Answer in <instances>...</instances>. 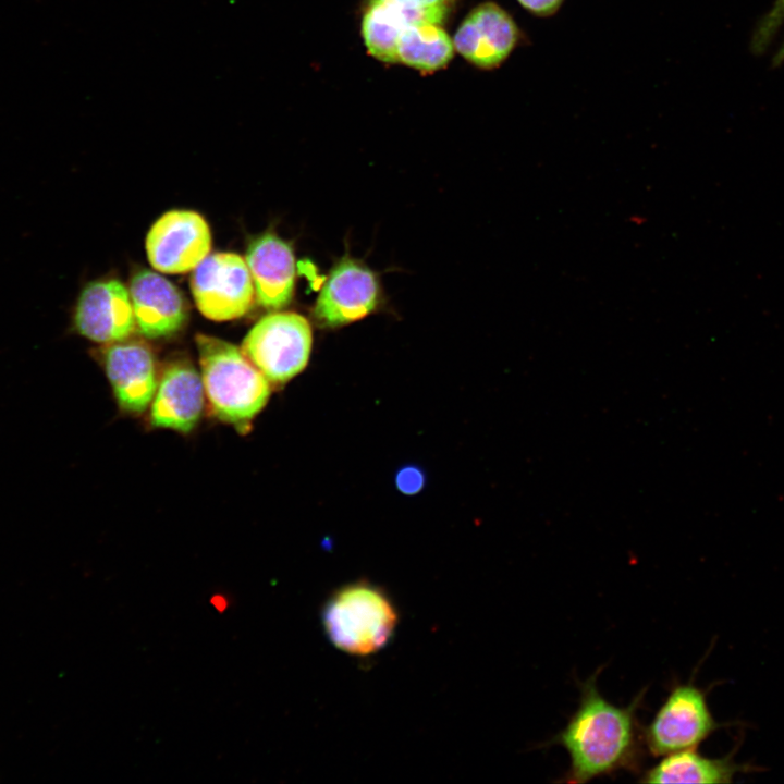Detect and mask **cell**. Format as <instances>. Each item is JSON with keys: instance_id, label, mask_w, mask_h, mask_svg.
Wrapping results in <instances>:
<instances>
[{"instance_id": "obj_1", "label": "cell", "mask_w": 784, "mask_h": 784, "mask_svg": "<svg viewBox=\"0 0 784 784\" xmlns=\"http://www.w3.org/2000/svg\"><path fill=\"white\" fill-rule=\"evenodd\" d=\"M599 670L580 684V698L565 726L547 745H559L569 757L560 782L586 783L621 771L639 773L645 744L637 719L645 690L629 705L616 706L598 690Z\"/></svg>"}, {"instance_id": "obj_2", "label": "cell", "mask_w": 784, "mask_h": 784, "mask_svg": "<svg viewBox=\"0 0 784 784\" xmlns=\"http://www.w3.org/2000/svg\"><path fill=\"white\" fill-rule=\"evenodd\" d=\"M195 340L212 414L245 433L268 402L269 380L235 345L205 334Z\"/></svg>"}, {"instance_id": "obj_3", "label": "cell", "mask_w": 784, "mask_h": 784, "mask_svg": "<svg viewBox=\"0 0 784 784\" xmlns=\"http://www.w3.org/2000/svg\"><path fill=\"white\" fill-rule=\"evenodd\" d=\"M396 624L397 612L390 597L367 581L341 587L322 610V625L332 645L354 656H368L382 649Z\"/></svg>"}, {"instance_id": "obj_4", "label": "cell", "mask_w": 784, "mask_h": 784, "mask_svg": "<svg viewBox=\"0 0 784 784\" xmlns=\"http://www.w3.org/2000/svg\"><path fill=\"white\" fill-rule=\"evenodd\" d=\"M720 727L722 723L713 718L706 690L687 682L671 687L641 734L646 750L663 757L697 748Z\"/></svg>"}, {"instance_id": "obj_5", "label": "cell", "mask_w": 784, "mask_h": 784, "mask_svg": "<svg viewBox=\"0 0 784 784\" xmlns=\"http://www.w3.org/2000/svg\"><path fill=\"white\" fill-rule=\"evenodd\" d=\"M313 345L308 320L297 313H272L246 334L242 352L272 383H284L306 367Z\"/></svg>"}, {"instance_id": "obj_6", "label": "cell", "mask_w": 784, "mask_h": 784, "mask_svg": "<svg viewBox=\"0 0 784 784\" xmlns=\"http://www.w3.org/2000/svg\"><path fill=\"white\" fill-rule=\"evenodd\" d=\"M191 289L198 310L215 321L244 316L255 297L246 261L233 253L207 256L194 269Z\"/></svg>"}, {"instance_id": "obj_7", "label": "cell", "mask_w": 784, "mask_h": 784, "mask_svg": "<svg viewBox=\"0 0 784 784\" xmlns=\"http://www.w3.org/2000/svg\"><path fill=\"white\" fill-rule=\"evenodd\" d=\"M377 274L362 261L342 257L326 278L314 305V317L328 328L357 321L381 304Z\"/></svg>"}, {"instance_id": "obj_8", "label": "cell", "mask_w": 784, "mask_h": 784, "mask_svg": "<svg viewBox=\"0 0 784 784\" xmlns=\"http://www.w3.org/2000/svg\"><path fill=\"white\" fill-rule=\"evenodd\" d=\"M210 247L207 222L191 210L166 212L152 224L146 237L149 262L164 273L195 269L208 256Z\"/></svg>"}, {"instance_id": "obj_9", "label": "cell", "mask_w": 784, "mask_h": 784, "mask_svg": "<svg viewBox=\"0 0 784 784\" xmlns=\"http://www.w3.org/2000/svg\"><path fill=\"white\" fill-rule=\"evenodd\" d=\"M72 326L76 333L96 343L126 340L136 326L130 292L113 279L87 283L76 299Z\"/></svg>"}, {"instance_id": "obj_10", "label": "cell", "mask_w": 784, "mask_h": 784, "mask_svg": "<svg viewBox=\"0 0 784 784\" xmlns=\"http://www.w3.org/2000/svg\"><path fill=\"white\" fill-rule=\"evenodd\" d=\"M520 38L517 24L503 8L494 2H483L461 23L453 45L471 64L491 70L510 57Z\"/></svg>"}, {"instance_id": "obj_11", "label": "cell", "mask_w": 784, "mask_h": 784, "mask_svg": "<svg viewBox=\"0 0 784 784\" xmlns=\"http://www.w3.org/2000/svg\"><path fill=\"white\" fill-rule=\"evenodd\" d=\"M102 362L120 407L132 414L143 413L159 382L149 346L138 341L111 343L102 353Z\"/></svg>"}, {"instance_id": "obj_12", "label": "cell", "mask_w": 784, "mask_h": 784, "mask_svg": "<svg viewBox=\"0 0 784 784\" xmlns=\"http://www.w3.org/2000/svg\"><path fill=\"white\" fill-rule=\"evenodd\" d=\"M205 404L201 376L187 362L177 360L163 371L150 407L154 427L180 432L191 431L198 422Z\"/></svg>"}, {"instance_id": "obj_13", "label": "cell", "mask_w": 784, "mask_h": 784, "mask_svg": "<svg viewBox=\"0 0 784 784\" xmlns=\"http://www.w3.org/2000/svg\"><path fill=\"white\" fill-rule=\"evenodd\" d=\"M245 261L261 307L277 310L290 304L296 280V260L290 244L266 233L250 243Z\"/></svg>"}, {"instance_id": "obj_14", "label": "cell", "mask_w": 784, "mask_h": 784, "mask_svg": "<svg viewBox=\"0 0 784 784\" xmlns=\"http://www.w3.org/2000/svg\"><path fill=\"white\" fill-rule=\"evenodd\" d=\"M128 292L135 323L146 338L170 336L185 323L187 309L182 293L160 274L145 269L137 271Z\"/></svg>"}, {"instance_id": "obj_15", "label": "cell", "mask_w": 784, "mask_h": 784, "mask_svg": "<svg viewBox=\"0 0 784 784\" xmlns=\"http://www.w3.org/2000/svg\"><path fill=\"white\" fill-rule=\"evenodd\" d=\"M449 10H422L395 1L369 2L362 21V35L368 52L376 59L395 63L399 39L416 22L441 24Z\"/></svg>"}, {"instance_id": "obj_16", "label": "cell", "mask_w": 784, "mask_h": 784, "mask_svg": "<svg viewBox=\"0 0 784 784\" xmlns=\"http://www.w3.org/2000/svg\"><path fill=\"white\" fill-rule=\"evenodd\" d=\"M751 770L748 764L734 761L732 756L709 758L694 749L663 756L658 763L645 770L641 783H731L735 775Z\"/></svg>"}, {"instance_id": "obj_17", "label": "cell", "mask_w": 784, "mask_h": 784, "mask_svg": "<svg viewBox=\"0 0 784 784\" xmlns=\"http://www.w3.org/2000/svg\"><path fill=\"white\" fill-rule=\"evenodd\" d=\"M454 45L440 24L416 22L402 33L396 49L397 61L422 72L445 66L453 57Z\"/></svg>"}, {"instance_id": "obj_18", "label": "cell", "mask_w": 784, "mask_h": 784, "mask_svg": "<svg viewBox=\"0 0 784 784\" xmlns=\"http://www.w3.org/2000/svg\"><path fill=\"white\" fill-rule=\"evenodd\" d=\"M784 25V0H773L769 11L759 20L752 33L751 51L760 54L772 44Z\"/></svg>"}, {"instance_id": "obj_19", "label": "cell", "mask_w": 784, "mask_h": 784, "mask_svg": "<svg viewBox=\"0 0 784 784\" xmlns=\"http://www.w3.org/2000/svg\"><path fill=\"white\" fill-rule=\"evenodd\" d=\"M425 481L426 477L424 471L414 465L402 467L395 475L396 488L407 495L418 493L425 486Z\"/></svg>"}, {"instance_id": "obj_20", "label": "cell", "mask_w": 784, "mask_h": 784, "mask_svg": "<svg viewBox=\"0 0 784 784\" xmlns=\"http://www.w3.org/2000/svg\"><path fill=\"white\" fill-rule=\"evenodd\" d=\"M526 11L538 17L555 14L565 0H516Z\"/></svg>"}, {"instance_id": "obj_21", "label": "cell", "mask_w": 784, "mask_h": 784, "mask_svg": "<svg viewBox=\"0 0 784 784\" xmlns=\"http://www.w3.org/2000/svg\"><path fill=\"white\" fill-rule=\"evenodd\" d=\"M384 1V0H368L369 2ZM395 1L405 5H409L422 10H436L444 9L449 10L454 0H388Z\"/></svg>"}, {"instance_id": "obj_22", "label": "cell", "mask_w": 784, "mask_h": 784, "mask_svg": "<svg viewBox=\"0 0 784 784\" xmlns=\"http://www.w3.org/2000/svg\"><path fill=\"white\" fill-rule=\"evenodd\" d=\"M772 61H773V65H774V66H777V65H780L781 63L784 62V40H783V42L781 44V46L779 47V49H777L776 53L774 54V58H773Z\"/></svg>"}]
</instances>
